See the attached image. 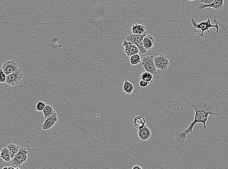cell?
Wrapping results in <instances>:
<instances>
[{"label":"cell","mask_w":228,"mask_h":169,"mask_svg":"<svg viewBox=\"0 0 228 169\" xmlns=\"http://www.w3.org/2000/svg\"><path fill=\"white\" fill-rule=\"evenodd\" d=\"M191 105L193 107L195 112L194 118L193 121L190 124L189 126L187 129L185 130L182 132H180L179 134H177L176 135L177 140V141H180V142H181V141H182H182H184L187 135L193 133L194 128L196 124L199 123L203 124V127H204V131H206L207 130L206 123L209 118V115H219V113L210 112L206 111L204 110H199L197 107H195V106H194L193 104H191Z\"/></svg>","instance_id":"6da1fadb"},{"label":"cell","mask_w":228,"mask_h":169,"mask_svg":"<svg viewBox=\"0 0 228 169\" xmlns=\"http://www.w3.org/2000/svg\"><path fill=\"white\" fill-rule=\"evenodd\" d=\"M214 22L216 23L215 25L212 24L211 21V19L210 18L208 19L206 21L201 22L199 23H198L195 20L193 17L191 18V23H192L193 27H194V28L195 29H198L200 30L201 33L200 34V36L202 38H205V37L204 36V33L206 31L208 33V34H209L210 36H211L210 31H209L210 28H215L216 29V31L215 32V34H217L219 33V25L217 24V21H216V20H214Z\"/></svg>","instance_id":"7a4b0ae2"},{"label":"cell","mask_w":228,"mask_h":169,"mask_svg":"<svg viewBox=\"0 0 228 169\" xmlns=\"http://www.w3.org/2000/svg\"><path fill=\"white\" fill-rule=\"evenodd\" d=\"M147 32L141 35H137V34H132L128 35L126 37V40L127 41L132 42V44L136 45L140 51V53L141 54L144 55L147 53V51L144 47L143 45V40L146 35H147Z\"/></svg>","instance_id":"3957f363"},{"label":"cell","mask_w":228,"mask_h":169,"mask_svg":"<svg viewBox=\"0 0 228 169\" xmlns=\"http://www.w3.org/2000/svg\"><path fill=\"white\" fill-rule=\"evenodd\" d=\"M28 150L23 146H21V148L16 154V156L13 159L11 160L10 163H11L12 166H13L14 167H19V166L23 164V163L26 161L28 158Z\"/></svg>","instance_id":"277c9868"},{"label":"cell","mask_w":228,"mask_h":169,"mask_svg":"<svg viewBox=\"0 0 228 169\" xmlns=\"http://www.w3.org/2000/svg\"><path fill=\"white\" fill-rule=\"evenodd\" d=\"M141 63L146 71L149 72L153 75L157 74V69L155 64L153 56H147L143 57Z\"/></svg>","instance_id":"5b68a950"},{"label":"cell","mask_w":228,"mask_h":169,"mask_svg":"<svg viewBox=\"0 0 228 169\" xmlns=\"http://www.w3.org/2000/svg\"><path fill=\"white\" fill-rule=\"evenodd\" d=\"M23 76V73L20 68L15 72L7 75L6 84L11 86H14L19 84Z\"/></svg>","instance_id":"8992f818"},{"label":"cell","mask_w":228,"mask_h":169,"mask_svg":"<svg viewBox=\"0 0 228 169\" xmlns=\"http://www.w3.org/2000/svg\"><path fill=\"white\" fill-rule=\"evenodd\" d=\"M154 63L157 69L165 71L169 67V60L163 54H161L154 58Z\"/></svg>","instance_id":"52a82bcc"},{"label":"cell","mask_w":228,"mask_h":169,"mask_svg":"<svg viewBox=\"0 0 228 169\" xmlns=\"http://www.w3.org/2000/svg\"><path fill=\"white\" fill-rule=\"evenodd\" d=\"M122 45L123 46L125 53L128 57H131L140 53L139 49L136 45L127 41V40L124 41Z\"/></svg>","instance_id":"ba28073f"},{"label":"cell","mask_w":228,"mask_h":169,"mask_svg":"<svg viewBox=\"0 0 228 169\" xmlns=\"http://www.w3.org/2000/svg\"><path fill=\"white\" fill-rule=\"evenodd\" d=\"M19 67L14 60H8L4 63L2 69L6 75L13 73L16 71Z\"/></svg>","instance_id":"9c48e42d"},{"label":"cell","mask_w":228,"mask_h":169,"mask_svg":"<svg viewBox=\"0 0 228 169\" xmlns=\"http://www.w3.org/2000/svg\"><path fill=\"white\" fill-rule=\"evenodd\" d=\"M58 116L57 112H55L53 115L45 119L44 122L41 125V128L44 130L51 129L54 124L58 122Z\"/></svg>","instance_id":"30bf717a"},{"label":"cell","mask_w":228,"mask_h":169,"mask_svg":"<svg viewBox=\"0 0 228 169\" xmlns=\"http://www.w3.org/2000/svg\"><path fill=\"white\" fill-rule=\"evenodd\" d=\"M224 0H215L214 2L209 5L200 3L198 6V9L202 10L207 8H212L216 10H221L224 7Z\"/></svg>","instance_id":"8fae6325"},{"label":"cell","mask_w":228,"mask_h":169,"mask_svg":"<svg viewBox=\"0 0 228 169\" xmlns=\"http://www.w3.org/2000/svg\"><path fill=\"white\" fill-rule=\"evenodd\" d=\"M138 135L140 140L142 141H146L151 138L152 132L147 126L145 125L142 129H138L137 132Z\"/></svg>","instance_id":"7c38bea8"},{"label":"cell","mask_w":228,"mask_h":169,"mask_svg":"<svg viewBox=\"0 0 228 169\" xmlns=\"http://www.w3.org/2000/svg\"><path fill=\"white\" fill-rule=\"evenodd\" d=\"M143 45L145 49L147 50H150L155 45H157L153 36L150 34H147L143 40Z\"/></svg>","instance_id":"4fadbf2b"},{"label":"cell","mask_w":228,"mask_h":169,"mask_svg":"<svg viewBox=\"0 0 228 169\" xmlns=\"http://www.w3.org/2000/svg\"><path fill=\"white\" fill-rule=\"evenodd\" d=\"M146 118L142 116H137L134 118L133 120V125L137 129H142L146 125Z\"/></svg>","instance_id":"5bb4252c"},{"label":"cell","mask_w":228,"mask_h":169,"mask_svg":"<svg viewBox=\"0 0 228 169\" xmlns=\"http://www.w3.org/2000/svg\"><path fill=\"white\" fill-rule=\"evenodd\" d=\"M0 158L2 160L4 161L5 162H10L11 160V155L7 145L5 146L1 150L0 153Z\"/></svg>","instance_id":"9a60e30c"},{"label":"cell","mask_w":228,"mask_h":169,"mask_svg":"<svg viewBox=\"0 0 228 169\" xmlns=\"http://www.w3.org/2000/svg\"><path fill=\"white\" fill-rule=\"evenodd\" d=\"M131 31L133 34L141 35L146 31V27L142 24H134L132 26Z\"/></svg>","instance_id":"2e32d148"},{"label":"cell","mask_w":228,"mask_h":169,"mask_svg":"<svg viewBox=\"0 0 228 169\" xmlns=\"http://www.w3.org/2000/svg\"><path fill=\"white\" fill-rule=\"evenodd\" d=\"M134 89V85L132 82L128 81V80H126L124 81L123 86V90L125 93L128 95L132 94L133 92Z\"/></svg>","instance_id":"e0dca14e"},{"label":"cell","mask_w":228,"mask_h":169,"mask_svg":"<svg viewBox=\"0 0 228 169\" xmlns=\"http://www.w3.org/2000/svg\"><path fill=\"white\" fill-rule=\"evenodd\" d=\"M7 146L9 150L10 153L11 155V160H12L14 158L16 154L18 152L19 149L21 148V146H18L13 143L9 144V145H7Z\"/></svg>","instance_id":"ac0fdd59"},{"label":"cell","mask_w":228,"mask_h":169,"mask_svg":"<svg viewBox=\"0 0 228 169\" xmlns=\"http://www.w3.org/2000/svg\"><path fill=\"white\" fill-rule=\"evenodd\" d=\"M42 112L44 117L45 120L46 118L53 115L56 111L53 109V108L52 107L51 105L46 104V106L45 107L44 109L43 110Z\"/></svg>","instance_id":"d6986e66"},{"label":"cell","mask_w":228,"mask_h":169,"mask_svg":"<svg viewBox=\"0 0 228 169\" xmlns=\"http://www.w3.org/2000/svg\"><path fill=\"white\" fill-rule=\"evenodd\" d=\"M140 80H144L149 83H152L153 82V76L151 73L149 72H144L140 76Z\"/></svg>","instance_id":"ffe728a7"},{"label":"cell","mask_w":228,"mask_h":169,"mask_svg":"<svg viewBox=\"0 0 228 169\" xmlns=\"http://www.w3.org/2000/svg\"><path fill=\"white\" fill-rule=\"evenodd\" d=\"M141 57L139 54L132 55L129 58V62H130V64L133 66L140 64L141 63Z\"/></svg>","instance_id":"44dd1931"},{"label":"cell","mask_w":228,"mask_h":169,"mask_svg":"<svg viewBox=\"0 0 228 169\" xmlns=\"http://www.w3.org/2000/svg\"><path fill=\"white\" fill-rule=\"evenodd\" d=\"M46 105V103L44 102H41V101H39V102H37L35 109L37 111H42L44 109Z\"/></svg>","instance_id":"7402d4cb"},{"label":"cell","mask_w":228,"mask_h":169,"mask_svg":"<svg viewBox=\"0 0 228 169\" xmlns=\"http://www.w3.org/2000/svg\"><path fill=\"white\" fill-rule=\"evenodd\" d=\"M0 82L1 84H4L5 82H6L7 75L3 71L2 68L0 70Z\"/></svg>","instance_id":"603a6c76"},{"label":"cell","mask_w":228,"mask_h":169,"mask_svg":"<svg viewBox=\"0 0 228 169\" xmlns=\"http://www.w3.org/2000/svg\"><path fill=\"white\" fill-rule=\"evenodd\" d=\"M150 83L147 81H145L144 80H140L139 82V85L141 88H146L147 86Z\"/></svg>","instance_id":"cb8c5ba5"},{"label":"cell","mask_w":228,"mask_h":169,"mask_svg":"<svg viewBox=\"0 0 228 169\" xmlns=\"http://www.w3.org/2000/svg\"><path fill=\"white\" fill-rule=\"evenodd\" d=\"M215 0H200V3L205 4V5H209L214 2Z\"/></svg>","instance_id":"d4e9b609"},{"label":"cell","mask_w":228,"mask_h":169,"mask_svg":"<svg viewBox=\"0 0 228 169\" xmlns=\"http://www.w3.org/2000/svg\"><path fill=\"white\" fill-rule=\"evenodd\" d=\"M20 167H14L13 166H7V167H4L2 168V169H20Z\"/></svg>","instance_id":"484cf974"},{"label":"cell","mask_w":228,"mask_h":169,"mask_svg":"<svg viewBox=\"0 0 228 169\" xmlns=\"http://www.w3.org/2000/svg\"><path fill=\"white\" fill-rule=\"evenodd\" d=\"M132 169H142V168L141 166H140L139 165H135L134 166H133V167L132 168Z\"/></svg>","instance_id":"4316f807"},{"label":"cell","mask_w":228,"mask_h":169,"mask_svg":"<svg viewBox=\"0 0 228 169\" xmlns=\"http://www.w3.org/2000/svg\"><path fill=\"white\" fill-rule=\"evenodd\" d=\"M187 1H188L190 2H193L194 1H195V0H187Z\"/></svg>","instance_id":"83f0119b"}]
</instances>
